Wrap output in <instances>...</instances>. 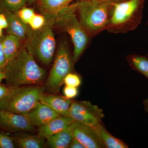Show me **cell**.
Instances as JSON below:
<instances>
[{
    "label": "cell",
    "instance_id": "6da1fadb",
    "mask_svg": "<svg viewBox=\"0 0 148 148\" xmlns=\"http://www.w3.org/2000/svg\"><path fill=\"white\" fill-rule=\"evenodd\" d=\"M1 70L5 73L6 82L10 88L39 84L45 79V71L37 64L26 47L21 48Z\"/></svg>",
    "mask_w": 148,
    "mask_h": 148
},
{
    "label": "cell",
    "instance_id": "7a4b0ae2",
    "mask_svg": "<svg viewBox=\"0 0 148 148\" xmlns=\"http://www.w3.org/2000/svg\"><path fill=\"white\" fill-rule=\"evenodd\" d=\"M112 3L109 0H80L77 2V12L79 21L86 32L95 34L108 28Z\"/></svg>",
    "mask_w": 148,
    "mask_h": 148
},
{
    "label": "cell",
    "instance_id": "3957f363",
    "mask_svg": "<svg viewBox=\"0 0 148 148\" xmlns=\"http://www.w3.org/2000/svg\"><path fill=\"white\" fill-rule=\"evenodd\" d=\"M45 24L41 29L36 31L29 29L26 48L42 64L48 65L52 60L55 49L53 31L55 16L45 15Z\"/></svg>",
    "mask_w": 148,
    "mask_h": 148
},
{
    "label": "cell",
    "instance_id": "277c9868",
    "mask_svg": "<svg viewBox=\"0 0 148 148\" xmlns=\"http://www.w3.org/2000/svg\"><path fill=\"white\" fill-rule=\"evenodd\" d=\"M76 7V3L62 10L55 16L54 24L70 35L74 45L73 63L82 55L88 41L86 31L77 18Z\"/></svg>",
    "mask_w": 148,
    "mask_h": 148
},
{
    "label": "cell",
    "instance_id": "5b68a950",
    "mask_svg": "<svg viewBox=\"0 0 148 148\" xmlns=\"http://www.w3.org/2000/svg\"><path fill=\"white\" fill-rule=\"evenodd\" d=\"M44 88L39 86L18 87L10 90L0 100V109L19 114H25L40 103V97Z\"/></svg>",
    "mask_w": 148,
    "mask_h": 148
},
{
    "label": "cell",
    "instance_id": "8992f818",
    "mask_svg": "<svg viewBox=\"0 0 148 148\" xmlns=\"http://www.w3.org/2000/svg\"><path fill=\"white\" fill-rule=\"evenodd\" d=\"M73 59L66 45L61 44L58 48L55 61L47 80L46 87L51 92H56L64 83V78L73 68Z\"/></svg>",
    "mask_w": 148,
    "mask_h": 148
},
{
    "label": "cell",
    "instance_id": "52a82bcc",
    "mask_svg": "<svg viewBox=\"0 0 148 148\" xmlns=\"http://www.w3.org/2000/svg\"><path fill=\"white\" fill-rule=\"evenodd\" d=\"M142 0H127L112 3V9L108 28L122 31L131 21L140 7Z\"/></svg>",
    "mask_w": 148,
    "mask_h": 148
},
{
    "label": "cell",
    "instance_id": "ba28073f",
    "mask_svg": "<svg viewBox=\"0 0 148 148\" xmlns=\"http://www.w3.org/2000/svg\"><path fill=\"white\" fill-rule=\"evenodd\" d=\"M69 116L75 121L95 127L102 123L104 114L102 109L89 101H73Z\"/></svg>",
    "mask_w": 148,
    "mask_h": 148
},
{
    "label": "cell",
    "instance_id": "9c48e42d",
    "mask_svg": "<svg viewBox=\"0 0 148 148\" xmlns=\"http://www.w3.org/2000/svg\"><path fill=\"white\" fill-rule=\"evenodd\" d=\"M0 128L8 132L17 133L32 132L34 130L24 115L0 109Z\"/></svg>",
    "mask_w": 148,
    "mask_h": 148
},
{
    "label": "cell",
    "instance_id": "30bf717a",
    "mask_svg": "<svg viewBox=\"0 0 148 148\" xmlns=\"http://www.w3.org/2000/svg\"><path fill=\"white\" fill-rule=\"evenodd\" d=\"M70 127L73 138L80 141L86 148H106L93 127L74 121Z\"/></svg>",
    "mask_w": 148,
    "mask_h": 148
},
{
    "label": "cell",
    "instance_id": "8fae6325",
    "mask_svg": "<svg viewBox=\"0 0 148 148\" xmlns=\"http://www.w3.org/2000/svg\"><path fill=\"white\" fill-rule=\"evenodd\" d=\"M24 115L32 126L39 127L61 115L48 106L40 102L34 109Z\"/></svg>",
    "mask_w": 148,
    "mask_h": 148
},
{
    "label": "cell",
    "instance_id": "7c38bea8",
    "mask_svg": "<svg viewBox=\"0 0 148 148\" xmlns=\"http://www.w3.org/2000/svg\"><path fill=\"white\" fill-rule=\"evenodd\" d=\"M40 102L61 115L69 116V110L73 101L64 96L45 94L43 92L40 95Z\"/></svg>",
    "mask_w": 148,
    "mask_h": 148
},
{
    "label": "cell",
    "instance_id": "4fadbf2b",
    "mask_svg": "<svg viewBox=\"0 0 148 148\" xmlns=\"http://www.w3.org/2000/svg\"><path fill=\"white\" fill-rule=\"evenodd\" d=\"M74 121L71 117L60 115L47 124L39 127L38 135L47 139L68 128Z\"/></svg>",
    "mask_w": 148,
    "mask_h": 148
},
{
    "label": "cell",
    "instance_id": "5bb4252c",
    "mask_svg": "<svg viewBox=\"0 0 148 148\" xmlns=\"http://www.w3.org/2000/svg\"><path fill=\"white\" fill-rule=\"evenodd\" d=\"M7 19V32L9 34L13 35L23 40L27 38L29 28L15 12L5 10Z\"/></svg>",
    "mask_w": 148,
    "mask_h": 148
},
{
    "label": "cell",
    "instance_id": "9a60e30c",
    "mask_svg": "<svg viewBox=\"0 0 148 148\" xmlns=\"http://www.w3.org/2000/svg\"><path fill=\"white\" fill-rule=\"evenodd\" d=\"M15 146L20 148H42L45 146V139L38 135L16 133L13 137Z\"/></svg>",
    "mask_w": 148,
    "mask_h": 148
},
{
    "label": "cell",
    "instance_id": "2e32d148",
    "mask_svg": "<svg viewBox=\"0 0 148 148\" xmlns=\"http://www.w3.org/2000/svg\"><path fill=\"white\" fill-rule=\"evenodd\" d=\"M105 147L127 148L128 146L122 140L111 135L102 123L93 127Z\"/></svg>",
    "mask_w": 148,
    "mask_h": 148
},
{
    "label": "cell",
    "instance_id": "e0dca14e",
    "mask_svg": "<svg viewBox=\"0 0 148 148\" xmlns=\"http://www.w3.org/2000/svg\"><path fill=\"white\" fill-rule=\"evenodd\" d=\"M73 136L70 127L47 138V145L52 148H69Z\"/></svg>",
    "mask_w": 148,
    "mask_h": 148
},
{
    "label": "cell",
    "instance_id": "ac0fdd59",
    "mask_svg": "<svg viewBox=\"0 0 148 148\" xmlns=\"http://www.w3.org/2000/svg\"><path fill=\"white\" fill-rule=\"evenodd\" d=\"M22 40L18 37L11 34L3 37V48L7 62L12 59L18 53L21 48Z\"/></svg>",
    "mask_w": 148,
    "mask_h": 148
},
{
    "label": "cell",
    "instance_id": "d6986e66",
    "mask_svg": "<svg viewBox=\"0 0 148 148\" xmlns=\"http://www.w3.org/2000/svg\"><path fill=\"white\" fill-rule=\"evenodd\" d=\"M74 0H40L41 8L45 15L55 16Z\"/></svg>",
    "mask_w": 148,
    "mask_h": 148
},
{
    "label": "cell",
    "instance_id": "ffe728a7",
    "mask_svg": "<svg viewBox=\"0 0 148 148\" xmlns=\"http://www.w3.org/2000/svg\"><path fill=\"white\" fill-rule=\"evenodd\" d=\"M132 68L148 79V58L140 56H132L129 58Z\"/></svg>",
    "mask_w": 148,
    "mask_h": 148
},
{
    "label": "cell",
    "instance_id": "44dd1931",
    "mask_svg": "<svg viewBox=\"0 0 148 148\" xmlns=\"http://www.w3.org/2000/svg\"><path fill=\"white\" fill-rule=\"evenodd\" d=\"M27 0H0V6L5 10L16 13L25 7Z\"/></svg>",
    "mask_w": 148,
    "mask_h": 148
},
{
    "label": "cell",
    "instance_id": "7402d4cb",
    "mask_svg": "<svg viewBox=\"0 0 148 148\" xmlns=\"http://www.w3.org/2000/svg\"><path fill=\"white\" fill-rule=\"evenodd\" d=\"M16 13L20 19L27 25L29 24L35 14L34 11L32 9L25 7L20 9Z\"/></svg>",
    "mask_w": 148,
    "mask_h": 148
},
{
    "label": "cell",
    "instance_id": "603a6c76",
    "mask_svg": "<svg viewBox=\"0 0 148 148\" xmlns=\"http://www.w3.org/2000/svg\"><path fill=\"white\" fill-rule=\"evenodd\" d=\"M64 83L66 86L78 88L81 84L82 79L77 74L71 72L65 77Z\"/></svg>",
    "mask_w": 148,
    "mask_h": 148
},
{
    "label": "cell",
    "instance_id": "cb8c5ba5",
    "mask_svg": "<svg viewBox=\"0 0 148 148\" xmlns=\"http://www.w3.org/2000/svg\"><path fill=\"white\" fill-rule=\"evenodd\" d=\"M46 21V18L45 16L35 14L29 22V25L30 29L36 31L41 29L45 24Z\"/></svg>",
    "mask_w": 148,
    "mask_h": 148
},
{
    "label": "cell",
    "instance_id": "d4e9b609",
    "mask_svg": "<svg viewBox=\"0 0 148 148\" xmlns=\"http://www.w3.org/2000/svg\"><path fill=\"white\" fill-rule=\"evenodd\" d=\"M15 147L13 137L6 132L0 131V148H14Z\"/></svg>",
    "mask_w": 148,
    "mask_h": 148
},
{
    "label": "cell",
    "instance_id": "484cf974",
    "mask_svg": "<svg viewBox=\"0 0 148 148\" xmlns=\"http://www.w3.org/2000/svg\"><path fill=\"white\" fill-rule=\"evenodd\" d=\"M63 92L64 97L71 100L75 98L77 96L79 91L77 88L66 85L64 88Z\"/></svg>",
    "mask_w": 148,
    "mask_h": 148
},
{
    "label": "cell",
    "instance_id": "4316f807",
    "mask_svg": "<svg viewBox=\"0 0 148 148\" xmlns=\"http://www.w3.org/2000/svg\"><path fill=\"white\" fill-rule=\"evenodd\" d=\"M3 37L0 38V70H1L7 63L5 56L4 53L2 46Z\"/></svg>",
    "mask_w": 148,
    "mask_h": 148
},
{
    "label": "cell",
    "instance_id": "83f0119b",
    "mask_svg": "<svg viewBox=\"0 0 148 148\" xmlns=\"http://www.w3.org/2000/svg\"><path fill=\"white\" fill-rule=\"evenodd\" d=\"M70 148H86L84 145L78 140L73 138L69 147Z\"/></svg>",
    "mask_w": 148,
    "mask_h": 148
},
{
    "label": "cell",
    "instance_id": "f1b7e54d",
    "mask_svg": "<svg viewBox=\"0 0 148 148\" xmlns=\"http://www.w3.org/2000/svg\"><path fill=\"white\" fill-rule=\"evenodd\" d=\"M10 88L8 86L0 84V100L6 95Z\"/></svg>",
    "mask_w": 148,
    "mask_h": 148
},
{
    "label": "cell",
    "instance_id": "f546056e",
    "mask_svg": "<svg viewBox=\"0 0 148 148\" xmlns=\"http://www.w3.org/2000/svg\"><path fill=\"white\" fill-rule=\"evenodd\" d=\"M8 25V23L5 15L4 14H0V28L3 29H6Z\"/></svg>",
    "mask_w": 148,
    "mask_h": 148
},
{
    "label": "cell",
    "instance_id": "4dcf8cb0",
    "mask_svg": "<svg viewBox=\"0 0 148 148\" xmlns=\"http://www.w3.org/2000/svg\"><path fill=\"white\" fill-rule=\"evenodd\" d=\"M143 106H144V110L148 114V99H145L143 102Z\"/></svg>",
    "mask_w": 148,
    "mask_h": 148
},
{
    "label": "cell",
    "instance_id": "1f68e13d",
    "mask_svg": "<svg viewBox=\"0 0 148 148\" xmlns=\"http://www.w3.org/2000/svg\"><path fill=\"white\" fill-rule=\"evenodd\" d=\"M5 75L3 71L2 70H0V83L1 82L2 80L5 79Z\"/></svg>",
    "mask_w": 148,
    "mask_h": 148
},
{
    "label": "cell",
    "instance_id": "d6a6232c",
    "mask_svg": "<svg viewBox=\"0 0 148 148\" xmlns=\"http://www.w3.org/2000/svg\"><path fill=\"white\" fill-rule=\"evenodd\" d=\"M2 30L3 29H2L1 28H0V38L2 37Z\"/></svg>",
    "mask_w": 148,
    "mask_h": 148
},
{
    "label": "cell",
    "instance_id": "836d02e7",
    "mask_svg": "<svg viewBox=\"0 0 148 148\" xmlns=\"http://www.w3.org/2000/svg\"><path fill=\"white\" fill-rule=\"evenodd\" d=\"M28 1H29V2L32 3L34 2L36 0H28Z\"/></svg>",
    "mask_w": 148,
    "mask_h": 148
},
{
    "label": "cell",
    "instance_id": "e575fe53",
    "mask_svg": "<svg viewBox=\"0 0 148 148\" xmlns=\"http://www.w3.org/2000/svg\"><path fill=\"white\" fill-rule=\"evenodd\" d=\"M79 1H80V0H79Z\"/></svg>",
    "mask_w": 148,
    "mask_h": 148
}]
</instances>
